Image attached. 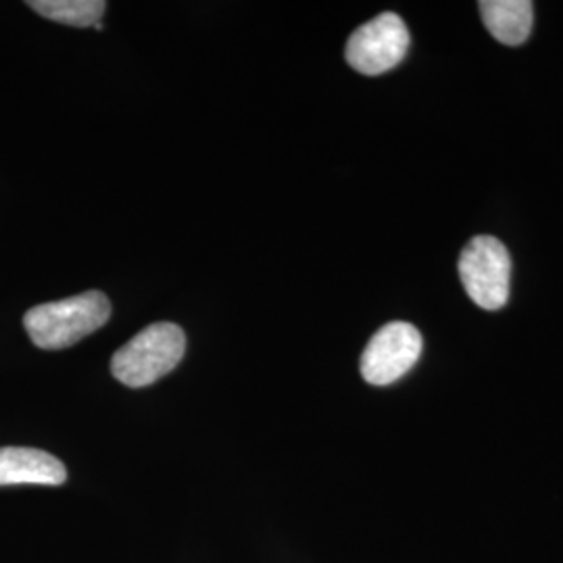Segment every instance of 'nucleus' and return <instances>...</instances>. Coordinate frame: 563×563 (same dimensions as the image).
<instances>
[{
    "mask_svg": "<svg viewBox=\"0 0 563 563\" xmlns=\"http://www.w3.org/2000/svg\"><path fill=\"white\" fill-rule=\"evenodd\" d=\"M111 318V302L101 290H88L63 301L44 302L23 316L25 332L46 351L67 349L101 330Z\"/></svg>",
    "mask_w": 563,
    "mask_h": 563,
    "instance_id": "1",
    "label": "nucleus"
},
{
    "mask_svg": "<svg viewBox=\"0 0 563 563\" xmlns=\"http://www.w3.org/2000/svg\"><path fill=\"white\" fill-rule=\"evenodd\" d=\"M186 353V334L180 325L151 323L111 360V372L130 388H144L178 367Z\"/></svg>",
    "mask_w": 563,
    "mask_h": 563,
    "instance_id": "2",
    "label": "nucleus"
},
{
    "mask_svg": "<svg viewBox=\"0 0 563 563\" xmlns=\"http://www.w3.org/2000/svg\"><path fill=\"white\" fill-rule=\"evenodd\" d=\"M460 278L470 299L481 309L497 311L509 299L511 257L505 244L493 236L467 242L460 257Z\"/></svg>",
    "mask_w": 563,
    "mask_h": 563,
    "instance_id": "3",
    "label": "nucleus"
},
{
    "mask_svg": "<svg viewBox=\"0 0 563 563\" xmlns=\"http://www.w3.org/2000/svg\"><path fill=\"white\" fill-rule=\"evenodd\" d=\"M409 30L397 13H383L360 25L346 42V63L363 76H380L397 67L409 51Z\"/></svg>",
    "mask_w": 563,
    "mask_h": 563,
    "instance_id": "4",
    "label": "nucleus"
},
{
    "mask_svg": "<svg viewBox=\"0 0 563 563\" xmlns=\"http://www.w3.org/2000/svg\"><path fill=\"white\" fill-rule=\"evenodd\" d=\"M422 346V334L416 325L407 322L386 323L363 351V380L374 386L397 383L418 363Z\"/></svg>",
    "mask_w": 563,
    "mask_h": 563,
    "instance_id": "5",
    "label": "nucleus"
},
{
    "mask_svg": "<svg viewBox=\"0 0 563 563\" xmlns=\"http://www.w3.org/2000/svg\"><path fill=\"white\" fill-rule=\"evenodd\" d=\"M67 481L65 465L51 453L27 446L0 449V486L44 484L59 486Z\"/></svg>",
    "mask_w": 563,
    "mask_h": 563,
    "instance_id": "6",
    "label": "nucleus"
},
{
    "mask_svg": "<svg viewBox=\"0 0 563 563\" xmlns=\"http://www.w3.org/2000/svg\"><path fill=\"white\" fill-rule=\"evenodd\" d=\"M486 30L507 46L528 41L534 21V4L528 0H483L478 4Z\"/></svg>",
    "mask_w": 563,
    "mask_h": 563,
    "instance_id": "7",
    "label": "nucleus"
},
{
    "mask_svg": "<svg viewBox=\"0 0 563 563\" xmlns=\"http://www.w3.org/2000/svg\"><path fill=\"white\" fill-rule=\"evenodd\" d=\"M30 9L51 21L74 27H95L101 23L107 2L102 0H30Z\"/></svg>",
    "mask_w": 563,
    "mask_h": 563,
    "instance_id": "8",
    "label": "nucleus"
}]
</instances>
